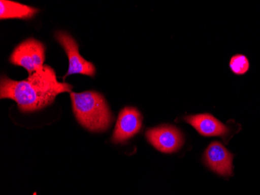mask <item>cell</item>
<instances>
[{
  "instance_id": "9",
  "label": "cell",
  "mask_w": 260,
  "mask_h": 195,
  "mask_svg": "<svg viewBox=\"0 0 260 195\" xmlns=\"http://www.w3.org/2000/svg\"><path fill=\"white\" fill-rule=\"evenodd\" d=\"M0 8L1 20L14 18L28 20L39 12L38 9L9 0H1Z\"/></svg>"
},
{
  "instance_id": "1",
  "label": "cell",
  "mask_w": 260,
  "mask_h": 195,
  "mask_svg": "<svg viewBox=\"0 0 260 195\" xmlns=\"http://www.w3.org/2000/svg\"><path fill=\"white\" fill-rule=\"evenodd\" d=\"M72 89V85L58 81L52 67L44 65L26 80L17 81L2 77L0 98L15 101L22 113H32L49 106L59 94Z\"/></svg>"
},
{
  "instance_id": "8",
  "label": "cell",
  "mask_w": 260,
  "mask_h": 195,
  "mask_svg": "<svg viewBox=\"0 0 260 195\" xmlns=\"http://www.w3.org/2000/svg\"><path fill=\"white\" fill-rule=\"evenodd\" d=\"M184 120L205 137H224L230 133L229 127L210 114L188 116Z\"/></svg>"
},
{
  "instance_id": "2",
  "label": "cell",
  "mask_w": 260,
  "mask_h": 195,
  "mask_svg": "<svg viewBox=\"0 0 260 195\" xmlns=\"http://www.w3.org/2000/svg\"><path fill=\"white\" fill-rule=\"evenodd\" d=\"M70 98L74 115L84 128L91 132H103L112 125L113 116L102 94L93 91L71 92Z\"/></svg>"
},
{
  "instance_id": "3",
  "label": "cell",
  "mask_w": 260,
  "mask_h": 195,
  "mask_svg": "<svg viewBox=\"0 0 260 195\" xmlns=\"http://www.w3.org/2000/svg\"><path fill=\"white\" fill-rule=\"evenodd\" d=\"M45 59V46L35 39H28L19 44L12 52L10 62L25 68L29 75L42 68Z\"/></svg>"
},
{
  "instance_id": "10",
  "label": "cell",
  "mask_w": 260,
  "mask_h": 195,
  "mask_svg": "<svg viewBox=\"0 0 260 195\" xmlns=\"http://www.w3.org/2000/svg\"><path fill=\"white\" fill-rule=\"evenodd\" d=\"M229 67L236 75H244L249 71L250 63L249 59L243 54H235L231 58Z\"/></svg>"
},
{
  "instance_id": "7",
  "label": "cell",
  "mask_w": 260,
  "mask_h": 195,
  "mask_svg": "<svg viewBox=\"0 0 260 195\" xmlns=\"http://www.w3.org/2000/svg\"><path fill=\"white\" fill-rule=\"evenodd\" d=\"M233 158L234 155L218 142H212L204 155L207 165L223 177H231L233 174Z\"/></svg>"
},
{
  "instance_id": "4",
  "label": "cell",
  "mask_w": 260,
  "mask_h": 195,
  "mask_svg": "<svg viewBox=\"0 0 260 195\" xmlns=\"http://www.w3.org/2000/svg\"><path fill=\"white\" fill-rule=\"evenodd\" d=\"M55 39L64 48L69 59V70L65 77L72 74H80L93 77L96 69L92 63L88 62L80 55L79 45L75 39L67 32H57Z\"/></svg>"
},
{
  "instance_id": "5",
  "label": "cell",
  "mask_w": 260,
  "mask_h": 195,
  "mask_svg": "<svg viewBox=\"0 0 260 195\" xmlns=\"http://www.w3.org/2000/svg\"><path fill=\"white\" fill-rule=\"evenodd\" d=\"M146 136L153 147L163 153L176 152L183 144L182 133L173 126H160L150 129Z\"/></svg>"
},
{
  "instance_id": "6",
  "label": "cell",
  "mask_w": 260,
  "mask_h": 195,
  "mask_svg": "<svg viewBox=\"0 0 260 195\" xmlns=\"http://www.w3.org/2000/svg\"><path fill=\"white\" fill-rule=\"evenodd\" d=\"M141 114L137 108L125 107L121 111L112 135V142L123 143L140 131L142 126Z\"/></svg>"
}]
</instances>
